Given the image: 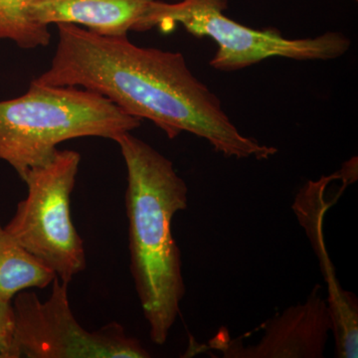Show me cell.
Wrapping results in <instances>:
<instances>
[{"label":"cell","instance_id":"obj_3","mask_svg":"<svg viewBox=\"0 0 358 358\" xmlns=\"http://www.w3.org/2000/svg\"><path fill=\"white\" fill-rule=\"evenodd\" d=\"M141 122L94 92L31 82L24 95L0 102V160L22 179L51 160L63 141H115Z\"/></svg>","mask_w":358,"mask_h":358},{"label":"cell","instance_id":"obj_7","mask_svg":"<svg viewBox=\"0 0 358 358\" xmlns=\"http://www.w3.org/2000/svg\"><path fill=\"white\" fill-rule=\"evenodd\" d=\"M155 0H33L0 11V40L22 49L47 46L51 24H73L103 36L148 31Z\"/></svg>","mask_w":358,"mask_h":358},{"label":"cell","instance_id":"obj_10","mask_svg":"<svg viewBox=\"0 0 358 358\" xmlns=\"http://www.w3.org/2000/svg\"><path fill=\"white\" fill-rule=\"evenodd\" d=\"M53 271L20 246L0 225V299L13 301L20 292L44 289L56 279Z\"/></svg>","mask_w":358,"mask_h":358},{"label":"cell","instance_id":"obj_11","mask_svg":"<svg viewBox=\"0 0 358 358\" xmlns=\"http://www.w3.org/2000/svg\"><path fill=\"white\" fill-rule=\"evenodd\" d=\"M0 358H16L15 315L13 301L0 299Z\"/></svg>","mask_w":358,"mask_h":358},{"label":"cell","instance_id":"obj_5","mask_svg":"<svg viewBox=\"0 0 358 358\" xmlns=\"http://www.w3.org/2000/svg\"><path fill=\"white\" fill-rule=\"evenodd\" d=\"M80 162L79 152L58 150L46 164L30 169L22 178L27 195L3 227L67 284L87 266L84 241L71 216V195Z\"/></svg>","mask_w":358,"mask_h":358},{"label":"cell","instance_id":"obj_12","mask_svg":"<svg viewBox=\"0 0 358 358\" xmlns=\"http://www.w3.org/2000/svg\"><path fill=\"white\" fill-rule=\"evenodd\" d=\"M31 1L33 0H0V11L9 10Z\"/></svg>","mask_w":358,"mask_h":358},{"label":"cell","instance_id":"obj_1","mask_svg":"<svg viewBox=\"0 0 358 358\" xmlns=\"http://www.w3.org/2000/svg\"><path fill=\"white\" fill-rule=\"evenodd\" d=\"M56 26L50 67L34 83L94 92L127 114L154 122L171 140L192 134L225 157L266 160L277 154L240 133L180 52L136 46L128 36H103L77 25Z\"/></svg>","mask_w":358,"mask_h":358},{"label":"cell","instance_id":"obj_4","mask_svg":"<svg viewBox=\"0 0 358 358\" xmlns=\"http://www.w3.org/2000/svg\"><path fill=\"white\" fill-rule=\"evenodd\" d=\"M228 0H180L176 3L155 0L148 24L150 29L159 27L162 32H171L179 24L193 36L209 37L218 45L210 66L223 72L245 69L275 57L334 60L352 46V40L339 32L289 39L274 28L253 29L226 16Z\"/></svg>","mask_w":358,"mask_h":358},{"label":"cell","instance_id":"obj_2","mask_svg":"<svg viewBox=\"0 0 358 358\" xmlns=\"http://www.w3.org/2000/svg\"><path fill=\"white\" fill-rule=\"evenodd\" d=\"M127 167L129 268L152 343L164 345L185 296L173 220L188 205V187L173 162L131 133L114 141Z\"/></svg>","mask_w":358,"mask_h":358},{"label":"cell","instance_id":"obj_9","mask_svg":"<svg viewBox=\"0 0 358 358\" xmlns=\"http://www.w3.org/2000/svg\"><path fill=\"white\" fill-rule=\"evenodd\" d=\"M331 178H320L317 182L310 181L301 189L294 202V212L301 225L308 226L315 231V236L306 231L310 239L319 243L313 249L319 255L320 267L327 284V307L333 322L336 352L338 358H357L358 357V301L357 296L345 291L339 284L334 266L329 261L324 249V237L322 236V224L327 209L324 192Z\"/></svg>","mask_w":358,"mask_h":358},{"label":"cell","instance_id":"obj_13","mask_svg":"<svg viewBox=\"0 0 358 358\" xmlns=\"http://www.w3.org/2000/svg\"><path fill=\"white\" fill-rule=\"evenodd\" d=\"M355 1H357V0H355Z\"/></svg>","mask_w":358,"mask_h":358},{"label":"cell","instance_id":"obj_8","mask_svg":"<svg viewBox=\"0 0 358 358\" xmlns=\"http://www.w3.org/2000/svg\"><path fill=\"white\" fill-rule=\"evenodd\" d=\"M264 334L255 345L243 346L219 331L209 348L225 358H322L333 331L331 313L317 285L305 303L292 306L262 324Z\"/></svg>","mask_w":358,"mask_h":358},{"label":"cell","instance_id":"obj_6","mask_svg":"<svg viewBox=\"0 0 358 358\" xmlns=\"http://www.w3.org/2000/svg\"><path fill=\"white\" fill-rule=\"evenodd\" d=\"M50 296L20 292L13 300L16 358H148L150 353L113 322L89 331L71 310L67 282L56 278Z\"/></svg>","mask_w":358,"mask_h":358}]
</instances>
